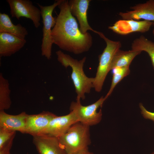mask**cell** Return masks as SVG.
I'll return each instance as SVG.
<instances>
[{
  "mask_svg": "<svg viewBox=\"0 0 154 154\" xmlns=\"http://www.w3.org/2000/svg\"><path fill=\"white\" fill-rule=\"evenodd\" d=\"M68 1L63 0L58 6L60 12L51 35L53 43L60 48L80 54L89 50L93 44L92 38L88 32L83 34L80 30L70 12Z\"/></svg>",
  "mask_w": 154,
  "mask_h": 154,
  "instance_id": "obj_1",
  "label": "cell"
},
{
  "mask_svg": "<svg viewBox=\"0 0 154 154\" xmlns=\"http://www.w3.org/2000/svg\"><path fill=\"white\" fill-rule=\"evenodd\" d=\"M58 60L65 68L71 67V78L73 83L77 94L76 101L84 100L85 94L89 93L94 88V78H90L85 74L83 66L86 58V56L78 60L60 50L56 52Z\"/></svg>",
  "mask_w": 154,
  "mask_h": 154,
  "instance_id": "obj_2",
  "label": "cell"
},
{
  "mask_svg": "<svg viewBox=\"0 0 154 154\" xmlns=\"http://www.w3.org/2000/svg\"><path fill=\"white\" fill-rule=\"evenodd\" d=\"M58 138L67 154H76L88 150L91 143L90 126L78 122Z\"/></svg>",
  "mask_w": 154,
  "mask_h": 154,
  "instance_id": "obj_3",
  "label": "cell"
},
{
  "mask_svg": "<svg viewBox=\"0 0 154 154\" xmlns=\"http://www.w3.org/2000/svg\"><path fill=\"white\" fill-rule=\"evenodd\" d=\"M95 33L104 40L106 45L102 53L99 56V63L94 78V88L96 91L99 92L102 90L106 77L111 70L113 58L116 52L120 49L121 44L119 41L110 40L102 32L95 31Z\"/></svg>",
  "mask_w": 154,
  "mask_h": 154,
  "instance_id": "obj_4",
  "label": "cell"
},
{
  "mask_svg": "<svg viewBox=\"0 0 154 154\" xmlns=\"http://www.w3.org/2000/svg\"><path fill=\"white\" fill-rule=\"evenodd\" d=\"M63 0H56L53 4L48 6H43L37 3L41 11L43 24L41 54L48 60L51 58L52 46L53 44L51 35V28L55 25L56 20V18L53 17L52 13L55 8Z\"/></svg>",
  "mask_w": 154,
  "mask_h": 154,
  "instance_id": "obj_5",
  "label": "cell"
},
{
  "mask_svg": "<svg viewBox=\"0 0 154 154\" xmlns=\"http://www.w3.org/2000/svg\"><path fill=\"white\" fill-rule=\"evenodd\" d=\"M106 100L102 96L96 102L87 106L82 105L80 101L72 102L70 110L74 112L79 122L89 126L95 125L100 122L102 116L101 110L98 112L97 110Z\"/></svg>",
  "mask_w": 154,
  "mask_h": 154,
  "instance_id": "obj_6",
  "label": "cell"
},
{
  "mask_svg": "<svg viewBox=\"0 0 154 154\" xmlns=\"http://www.w3.org/2000/svg\"><path fill=\"white\" fill-rule=\"evenodd\" d=\"M10 8L12 17L19 20L21 17H25L32 21L37 28L40 26L41 17L40 10L34 5L29 0H7Z\"/></svg>",
  "mask_w": 154,
  "mask_h": 154,
  "instance_id": "obj_7",
  "label": "cell"
},
{
  "mask_svg": "<svg viewBox=\"0 0 154 154\" xmlns=\"http://www.w3.org/2000/svg\"><path fill=\"white\" fill-rule=\"evenodd\" d=\"M78 122L76 115L72 111L66 115L56 116L51 120L46 129L40 135H47L58 138L66 133L73 124Z\"/></svg>",
  "mask_w": 154,
  "mask_h": 154,
  "instance_id": "obj_8",
  "label": "cell"
},
{
  "mask_svg": "<svg viewBox=\"0 0 154 154\" xmlns=\"http://www.w3.org/2000/svg\"><path fill=\"white\" fill-rule=\"evenodd\" d=\"M153 24L152 22L148 21L122 19L108 28L117 34L124 35L134 32L145 33L149 30Z\"/></svg>",
  "mask_w": 154,
  "mask_h": 154,
  "instance_id": "obj_9",
  "label": "cell"
},
{
  "mask_svg": "<svg viewBox=\"0 0 154 154\" xmlns=\"http://www.w3.org/2000/svg\"><path fill=\"white\" fill-rule=\"evenodd\" d=\"M130 8V11L119 13L118 15L122 19H143L152 22L154 26V0L137 4Z\"/></svg>",
  "mask_w": 154,
  "mask_h": 154,
  "instance_id": "obj_10",
  "label": "cell"
},
{
  "mask_svg": "<svg viewBox=\"0 0 154 154\" xmlns=\"http://www.w3.org/2000/svg\"><path fill=\"white\" fill-rule=\"evenodd\" d=\"M33 137V143L39 154H67L58 138L47 135Z\"/></svg>",
  "mask_w": 154,
  "mask_h": 154,
  "instance_id": "obj_11",
  "label": "cell"
},
{
  "mask_svg": "<svg viewBox=\"0 0 154 154\" xmlns=\"http://www.w3.org/2000/svg\"><path fill=\"white\" fill-rule=\"evenodd\" d=\"M56 116L48 111H43L37 114L28 115L26 120L25 133L33 136L41 134L46 129L51 120Z\"/></svg>",
  "mask_w": 154,
  "mask_h": 154,
  "instance_id": "obj_12",
  "label": "cell"
},
{
  "mask_svg": "<svg viewBox=\"0 0 154 154\" xmlns=\"http://www.w3.org/2000/svg\"><path fill=\"white\" fill-rule=\"evenodd\" d=\"M90 0H70L68 4L72 15L77 18L80 24V29L83 34L88 30L94 32L89 25L87 19V11Z\"/></svg>",
  "mask_w": 154,
  "mask_h": 154,
  "instance_id": "obj_13",
  "label": "cell"
},
{
  "mask_svg": "<svg viewBox=\"0 0 154 154\" xmlns=\"http://www.w3.org/2000/svg\"><path fill=\"white\" fill-rule=\"evenodd\" d=\"M28 114L23 112L15 115L0 111V129L18 131L25 133L27 119Z\"/></svg>",
  "mask_w": 154,
  "mask_h": 154,
  "instance_id": "obj_14",
  "label": "cell"
},
{
  "mask_svg": "<svg viewBox=\"0 0 154 154\" xmlns=\"http://www.w3.org/2000/svg\"><path fill=\"white\" fill-rule=\"evenodd\" d=\"M26 40L14 35L0 33V56H10L23 47Z\"/></svg>",
  "mask_w": 154,
  "mask_h": 154,
  "instance_id": "obj_15",
  "label": "cell"
},
{
  "mask_svg": "<svg viewBox=\"0 0 154 154\" xmlns=\"http://www.w3.org/2000/svg\"><path fill=\"white\" fill-rule=\"evenodd\" d=\"M0 33H6L19 38L25 39L28 33L27 29L20 24L14 25L9 16L5 13H0Z\"/></svg>",
  "mask_w": 154,
  "mask_h": 154,
  "instance_id": "obj_16",
  "label": "cell"
},
{
  "mask_svg": "<svg viewBox=\"0 0 154 154\" xmlns=\"http://www.w3.org/2000/svg\"><path fill=\"white\" fill-rule=\"evenodd\" d=\"M141 52V51L131 50L128 51L119 50L116 52L112 59L111 70L116 68L129 66L134 58Z\"/></svg>",
  "mask_w": 154,
  "mask_h": 154,
  "instance_id": "obj_17",
  "label": "cell"
},
{
  "mask_svg": "<svg viewBox=\"0 0 154 154\" xmlns=\"http://www.w3.org/2000/svg\"><path fill=\"white\" fill-rule=\"evenodd\" d=\"M131 50L147 52L150 57L154 69V42L141 35L133 40Z\"/></svg>",
  "mask_w": 154,
  "mask_h": 154,
  "instance_id": "obj_18",
  "label": "cell"
},
{
  "mask_svg": "<svg viewBox=\"0 0 154 154\" xmlns=\"http://www.w3.org/2000/svg\"><path fill=\"white\" fill-rule=\"evenodd\" d=\"M8 80L0 73V111L9 109L11 104V90Z\"/></svg>",
  "mask_w": 154,
  "mask_h": 154,
  "instance_id": "obj_19",
  "label": "cell"
},
{
  "mask_svg": "<svg viewBox=\"0 0 154 154\" xmlns=\"http://www.w3.org/2000/svg\"><path fill=\"white\" fill-rule=\"evenodd\" d=\"M129 66L115 68L112 70L113 76L110 89L104 97L106 99L112 93L115 87L123 78L130 72Z\"/></svg>",
  "mask_w": 154,
  "mask_h": 154,
  "instance_id": "obj_20",
  "label": "cell"
},
{
  "mask_svg": "<svg viewBox=\"0 0 154 154\" xmlns=\"http://www.w3.org/2000/svg\"><path fill=\"white\" fill-rule=\"evenodd\" d=\"M16 131L0 129V148L14 138Z\"/></svg>",
  "mask_w": 154,
  "mask_h": 154,
  "instance_id": "obj_21",
  "label": "cell"
},
{
  "mask_svg": "<svg viewBox=\"0 0 154 154\" xmlns=\"http://www.w3.org/2000/svg\"><path fill=\"white\" fill-rule=\"evenodd\" d=\"M139 106L141 110V114L145 118L150 119L154 122V112H149L147 110L142 104L140 103Z\"/></svg>",
  "mask_w": 154,
  "mask_h": 154,
  "instance_id": "obj_22",
  "label": "cell"
},
{
  "mask_svg": "<svg viewBox=\"0 0 154 154\" xmlns=\"http://www.w3.org/2000/svg\"><path fill=\"white\" fill-rule=\"evenodd\" d=\"M14 138L10 140L0 148V154H10V149L12 146Z\"/></svg>",
  "mask_w": 154,
  "mask_h": 154,
  "instance_id": "obj_23",
  "label": "cell"
},
{
  "mask_svg": "<svg viewBox=\"0 0 154 154\" xmlns=\"http://www.w3.org/2000/svg\"><path fill=\"white\" fill-rule=\"evenodd\" d=\"M76 154H94L90 152L88 150L82 151Z\"/></svg>",
  "mask_w": 154,
  "mask_h": 154,
  "instance_id": "obj_24",
  "label": "cell"
},
{
  "mask_svg": "<svg viewBox=\"0 0 154 154\" xmlns=\"http://www.w3.org/2000/svg\"><path fill=\"white\" fill-rule=\"evenodd\" d=\"M152 33H153V36H154V29H153V30Z\"/></svg>",
  "mask_w": 154,
  "mask_h": 154,
  "instance_id": "obj_25",
  "label": "cell"
},
{
  "mask_svg": "<svg viewBox=\"0 0 154 154\" xmlns=\"http://www.w3.org/2000/svg\"><path fill=\"white\" fill-rule=\"evenodd\" d=\"M151 154H154V152H153V153H152Z\"/></svg>",
  "mask_w": 154,
  "mask_h": 154,
  "instance_id": "obj_26",
  "label": "cell"
},
{
  "mask_svg": "<svg viewBox=\"0 0 154 154\" xmlns=\"http://www.w3.org/2000/svg\"><path fill=\"white\" fill-rule=\"evenodd\" d=\"M10 154H11V153Z\"/></svg>",
  "mask_w": 154,
  "mask_h": 154,
  "instance_id": "obj_27",
  "label": "cell"
}]
</instances>
